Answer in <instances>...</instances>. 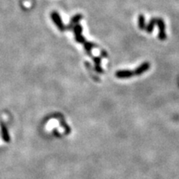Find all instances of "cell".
<instances>
[{"label": "cell", "instance_id": "1", "mask_svg": "<svg viewBox=\"0 0 179 179\" xmlns=\"http://www.w3.org/2000/svg\"><path fill=\"white\" fill-rule=\"evenodd\" d=\"M93 51L94 52V54L95 55V56H98V55H99V51L96 50V49H94V50H93Z\"/></svg>", "mask_w": 179, "mask_h": 179}]
</instances>
